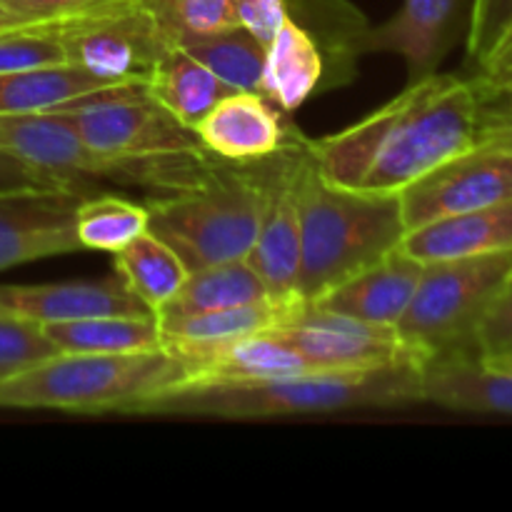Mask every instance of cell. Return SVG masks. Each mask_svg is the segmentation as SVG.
Segmentation results:
<instances>
[{
    "label": "cell",
    "mask_w": 512,
    "mask_h": 512,
    "mask_svg": "<svg viewBox=\"0 0 512 512\" xmlns=\"http://www.w3.org/2000/svg\"><path fill=\"white\" fill-rule=\"evenodd\" d=\"M68 53L55 23L18 25L0 33V73L65 65Z\"/></svg>",
    "instance_id": "cell-30"
},
{
    "label": "cell",
    "mask_w": 512,
    "mask_h": 512,
    "mask_svg": "<svg viewBox=\"0 0 512 512\" xmlns=\"http://www.w3.org/2000/svg\"><path fill=\"white\" fill-rule=\"evenodd\" d=\"M93 190L35 188L0 193V270L80 253L75 230L83 198Z\"/></svg>",
    "instance_id": "cell-12"
},
{
    "label": "cell",
    "mask_w": 512,
    "mask_h": 512,
    "mask_svg": "<svg viewBox=\"0 0 512 512\" xmlns=\"http://www.w3.org/2000/svg\"><path fill=\"white\" fill-rule=\"evenodd\" d=\"M265 333L290 345L315 370L368 373L395 365H420L390 325L365 323L308 303L283 310L278 323Z\"/></svg>",
    "instance_id": "cell-10"
},
{
    "label": "cell",
    "mask_w": 512,
    "mask_h": 512,
    "mask_svg": "<svg viewBox=\"0 0 512 512\" xmlns=\"http://www.w3.org/2000/svg\"><path fill=\"white\" fill-rule=\"evenodd\" d=\"M58 113L90 150L110 160H148L205 150L198 133L148 93V83L110 85Z\"/></svg>",
    "instance_id": "cell-7"
},
{
    "label": "cell",
    "mask_w": 512,
    "mask_h": 512,
    "mask_svg": "<svg viewBox=\"0 0 512 512\" xmlns=\"http://www.w3.org/2000/svg\"><path fill=\"white\" fill-rule=\"evenodd\" d=\"M478 355L480 358H495V355L512 353V275L503 285L495 303L490 305L483 325L478 330Z\"/></svg>",
    "instance_id": "cell-32"
},
{
    "label": "cell",
    "mask_w": 512,
    "mask_h": 512,
    "mask_svg": "<svg viewBox=\"0 0 512 512\" xmlns=\"http://www.w3.org/2000/svg\"><path fill=\"white\" fill-rule=\"evenodd\" d=\"M288 15L313 38L323 58V83L318 93L353 83L358 60L365 53L370 23L348 0H285Z\"/></svg>",
    "instance_id": "cell-17"
},
{
    "label": "cell",
    "mask_w": 512,
    "mask_h": 512,
    "mask_svg": "<svg viewBox=\"0 0 512 512\" xmlns=\"http://www.w3.org/2000/svg\"><path fill=\"white\" fill-rule=\"evenodd\" d=\"M43 328L60 353H143L163 348L155 313L100 315Z\"/></svg>",
    "instance_id": "cell-23"
},
{
    "label": "cell",
    "mask_w": 512,
    "mask_h": 512,
    "mask_svg": "<svg viewBox=\"0 0 512 512\" xmlns=\"http://www.w3.org/2000/svg\"><path fill=\"white\" fill-rule=\"evenodd\" d=\"M148 93L180 123L195 130V125L215 108V103L235 93V88L210 73L180 45H170L150 70Z\"/></svg>",
    "instance_id": "cell-20"
},
{
    "label": "cell",
    "mask_w": 512,
    "mask_h": 512,
    "mask_svg": "<svg viewBox=\"0 0 512 512\" xmlns=\"http://www.w3.org/2000/svg\"><path fill=\"white\" fill-rule=\"evenodd\" d=\"M0 310L38 320V323H68V320L100 318V315H148L138 295L120 275L103 280H63L40 285H0Z\"/></svg>",
    "instance_id": "cell-14"
},
{
    "label": "cell",
    "mask_w": 512,
    "mask_h": 512,
    "mask_svg": "<svg viewBox=\"0 0 512 512\" xmlns=\"http://www.w3.org/2000/svg\"><path fill=\"white\" fill-rule=\"evenodd\" d=\"M108 83L78 65H50V68L0 73V115L43 113L80 103L98 90L110 88Z\"/></svg>",
    "instance_id": "cell-21"
},
{
    "label": "cell",
    "mask_w": 512,
    "mask_h": 512,
    "mask_svg": "<svg viewBox=\"0 0 512 512\" xmlns=\"http://www.w3.org/2000/svg\"><path fill=\"white\" fill-rule=\"evenodd\" d=\"M403 235L398 195L328 183L308 153L300 175V303L323 298L350 275L378 263L400 248Z\"/></svg>",
    "instance_id": "cell-3"
},
{
    "label": "cell",
    "mask_w": 512,
    "mask_h": 512,
    "mask_svg": "<svg viewBox=\"0 0 512 512\" xmlns=\"http://www.w3.org/2000/svg\"><path fill=\"white\" fill-rule=\"evenodd\" d=\"M480 108L473 80L435 73L405 85L360 123L308 138V153L328 183L400 195L440 163L478 145Z\"/></svg>",
    "instance_id": "cell-1"
},
{
    "label": "cell",
    "mask_w": 512,
    "mask_h": 512,
    "mask_svg": "<svg viewBox=\"0 0 512 512\" xmlns=\"http://www.w3.org/2000/svg\"><path fill=\"white\" fill-rule=\"evenodd\" d=\"M115 268L150 313L163 310L178 295L190 273L175 250L150 230L115 253Z\"/></svg>",
    "instance_id": "cell-25"
},
{
    "label": "cell",
    "mask_w": 512,
    "mask_h": 512,
    "mask_svg": "<svg viewBox=\"0 0 512 512\" xmlns=\"http://www.w3.org/2000/svg\"><path fill=\"white\" fill-rule=\"evenodd\" d=\"M305 163L308 138L295 125L283 148L260 160L265 183L263 218L245 260L260 275L268 300L278 310H290L300 303V175Z\"/></svg>",
    "instance_id": "cell-9"
},
{
    "label": "cell",
    "mask_w": 512,
    "mask_h": 512,
    "mask_svg": "<svg viewBox=\"0 0 512 512\" xmlns=\"http://www.w3.org/2000/svg\"><path fill=\"white\" fill-rule=\"evenodd\" d=\"M512 30V0H473L468 18V60L475 70L500 48Z\"/></svg>",
    "instance_id": "cell-31"
},
{
    "label": "cell",
    "mask_w": 512,
    "mask_h": 512,
    "mask_svg": "<svg viewBox=\"0 0 512 512\" xmlns=\"http://www.w3.org/2000/svg\"><path fill=\"white\" fill-rule=\"evenodd\" d=\"M423 268L425 263L415 260L403 248H395L378 263L350 275L348 280L328 290L323 298L308 305L365 320V323L395 328L413 300Z\"/></svg>",
    "instance_id": "cell-16"
},
{
    "label": "cell",
    "mask_w": 512,
    "mask_h": 512,
    "mask_svg": "<svg viewBox=\"0 0 512 512\" xmlns=\"http://www.w3.org/2000/svg\"><path fill=\"white\" fill-rule=\"evenodd\" d=\"M483 103H498V105H505V108H510V110H512V83H510V85H505V88L500 90V93L495 95V98L483 100Z\"/></svg>",
    "instance_id": "cell-39"
},
{
    "label": "cell",
    "mask_w": 512,
    "mask_h": 512,
    "mask_svg": "<svg viewBox=\"0 0 512 512\" xmlns=\"http://www.w3.org/2000/svg\"><path fill=\"white\" fill-rule=\"evenodd\" d=\"M265 95L235 90L195 125L200 143L210 155L228 163H255L278 153L293 123Z\"/></svg>",
    "instance_id": "cell-15"
},
{
    "label": "cell",
    "mask_w": 512,
    "mask_h": 512,
    "mask_svg": "<svg viewBox=\"0 0 512 512\" xmlns=\"http://www.w3.org/2000/svg\"><path fill=\"white\" fill-rule=\"evenodd\" d=\"M473 85L478 88L480 100H490L512 83V30L508 38L500 43V48L485 60L483 68H478V73L473 75Z\"/></svg>",
    "instance_id": "cell-35"
},
{
    "label": "cell",
    "mask_w": 512,
    "mask_h": 512,
    "mask_svg": "<svg viewBox=\"0 0 512 512\" xmlns=\"http://www.w3.org/2000/svg\"><path fill=\"white\" fill-rule=\"evenodd\" d=\"M175 45L193 55L198 63H203L210 73L218 75L230 88L263 95L268 45L260 43L243 25H230V28L215 30V33L193 35V38L178 40Z\"/></svg>",
    "instance_id": "cell-24"
},
{
    "label": "cell",
    "mask_w": 512,
    "mask_h": 512,
    "mask_svg": "<svg viewBox=\"0 0 512 512\" xmlns=\"http://www.w3.org/2000/svg\"><path fill=\"white\" fill-rule=\"evenodd\" d=\"M323 73V58H320L313 38L288 15V20L280 25V30L268 45L263 95L275 108L290 115L310 95L318 93Z\"/></svg>",
    "instance_id": "cell-19"
},
{
    "label": "cell",
    "mask_w": 512,
    "mask_h": 512,
    "mask_svg": "<svg viewBox=\"0 0 512 512\" xmlns=\"http://www.w3.org/2000/svg\"><path fill=\"white\" fill-rule=\"evenodd\" d=\"M68 63L108 83H148L150 70L170 48L138 0H105L55 23Z\"/></svg>",
    "instance_id": "cell-8"
},
{
    "label": "cell",
    "mask_w": 512,
    "mask_h": 512,
    "mask_svg": "<svg viewBox=\"0 0 512 512\" xmlns=\"http://www.w3.org/2000/svg\"><path fill=\"white\" fill-rule=\"evenodd\" d=\"M75 230L83 250L115 255L148 230V208L120 195L88 193L75 215Z\"/></svg>",
    "instance_id": "cell-27"
},
{
    "label": "cell",
    "mask_w": 512,
    "mask_h": 512,
    "mask_svg": "<svg viewBox=\"0 0 512 512\" xmlns=\"http://www.w3.org/2000/svg\"><path fill=\"white\" fill-rule=\"evenodd\" d=\"M478 143L512 153V110L498 103H483L478 123Z\"/></svg>",
    "instance_id": "cell-37"
},
{
    "label": "cell",
    "mask_w": 512,
    "mask_h": 512,
    "mask_svg": "<svg viewBox=\"0 0 512 512\" xmlns=\"http://www.w3.org/2000/svg\"><path fill=\"white\" fill-rule=\"evenodd\" d=\"M138 3L148 10L170 43L238 25L230 0H138Z\"/></svg>",
    "instance_id": "cell-28"
},
{
    "label": "cell",
    "mask_w": 512,
    "mask_h": 512,
    "mask_svg": "<svg viewBox=\"0 0 512 512\" xmlns=\"http://www.w3.org/2000/svg\"><path fill=\"white\" fill-rule=\"evenodd\" d=\"M400 248L420 263L512 250V200L408 230Z\"/></svg>",
    "instance_id": "cell-18"
},
{
    "label": "cell",
    "mask_w": 512,
    "mask_h": 512,
    "mask_svg": "<svg viewBox=\"0 0 512 512\" xmlns=\"http://www.w3.org/2000/svg\"><path fill=\"white\" fill-rule=\"evenodd\" d=\"M423 403L420 365L338 373L310 370L248 383H185L148 400L135 415H190L218 420L295 418Z\"/></svg>",
    "instance_id": "cell-2"
},
{
    "label": "cell",
    "mask_w": 512,
    "mask_h": 512,
    "mask_svg": "<svg viewBox=\"0 0 512 512\" xmlns=\"http://www.w3.org/2000/svg\"><path fill=\"white\" fill-rule=\"evenodd\" d=\"M463 28V0H403L398 13L370 25L365 53H393L405 60L408 83L438 73Z\"/></svg>",
    "instance_id": "cell-13"
},
{
    "label": "cell",
    "mask_w": 512,
    "mask_h": 512,
    "mask_svg": "<svg viewBox=\"0 0 512 512\" xmlns=\"http://www.w3.org/2000/svg\"><path fill=\"white\" fill-rule=\"evenodd\" d=\"M265 183L260 160L215 158L205 178L148 198V230L175 250L188 270L248 258L260 230Z\"/></svg>",
    "instance_id": "cell-4"
},
{
    "label": "cell",
    "mask_w": 512,
    "mask_h": 512,
    "mask_svg": "<svg viewBox=\"0 0 512 512\" xmlns=\"http://www.w3.org/2000/svg\"><path fill=\"white\" fill-rule=\"evenodd\" d=\"M238 25L253 33L260 43L270 45L280 25L288 20L285 0H230Z\"/></svg>",
    "instance_id": "cell-33"
},
{
    "label": "cell",
    "mask_w": 512,
    "mask_h": 512,
    "mask_svg": "<svg viewBox=\"0 0 512 512\" xmlns=\"http://www.w3.org/2000/svg\"><path fill=\"white\" fill-rule=\"evenodd\" d=\"M183 380L185 370L163 348L143 353H58L0 383V408L135 415L140 405L178 388Z\"/></svg>",
    "instance_id": "cell-5"
},
{
    "label": "cell",
    "mask_w": 512,
    "mask_h": 512,
    "mask_svg": "<svg viewBox=\"0 0 512 512\" xmlns=\"http://www.w3.org/2000/svg\"><path fill=\"white\" fill-rule=\"evenodd\" d=\"M398 198L405 233L448 215L508 203L512 200V153L478 143L410 183Z\"/></svg>",
    "instance_id": "cell-11"
},
{
    "label": "cell",
    "mask_w": 512,
    "mask_h": 512,
    "mask_svg": "<svg viewBox=\"0 0 512 512\" xmlns=\"http://www.w3.org/2000/svg\"><path fill=\"white\" fill-rule=\"evenodd\" d=\"M510 275L512 250L425 263L395 333L420 365L448 355H478V330Z\"/></svg>",
    "instance_id": "cell-6"
},
{
    "label": "cell",
    "mask_w": 512,
    "mask_h": 512,
    "mask_svg": "<svg viewBox=\"0 0 512 512\" xmlns=\"http://www.w3.org/2000/svg\"><path fill=\"white\" fill-rule=\"evenodd\" d=\"M35 188H73L50 175L40 173L33 165L23 163L15 155L0 150V193H13V190H35Z\"/></svg>",
    "instance_id": "cell-36"
},
{
    "label": "cell",
    "mask_w": 512,
    "mask_h": 512,
    "mask_svg": "<svg viewBox=\"0 0 512 512\" xmlns=\"http://www.w3.org/2000/svg\"><path fill=\"white\" fill-rule=\"evenodd\" d=\"M18 25H30V23H23V20H18L15 15H10L8 10L0 8V33H3V30H10V28H18Z\"/></svg>",
    "instance_id": "cell-38"
},
{
    "label": "cell",
    "mask_w": 512,
    "mask_h": 512,
    "mask_svg": "<svg viewBox=\"0 0 512 512\" xmlns=\"http://www.w3.org/2000/svg\"><path fill=\"white\" fill-rule=\"evenodd\" d=\"M270 303L265 285L245 258L190 270L183 288L155 315H185L203 310L243 308V305Z\"/></svg>",
    "instance_id": "cell-22"
},
{
    "label": "cell",
    "mask_w": 512,
    "mask_h": 512,
    "mask_svg": "<svg viewBox=\"0 0 512 512\" xmlns=\"http://www.w3.org/2000/svg\"><path fill=\"white\" fill-rule=\"evenodd\" d=\"M58 353L43 323L0 310V383L28 373Z\"/></svg>",
    "instance_id": "cell-29"
},
{
    "label": "cell",
    "mask_w": 512,
    "mask_h": 512,
    "mask_svg": "<svg viewBox=\"0 0 512 512\" xmlns=\"http://www.w3.org/2000/svg\"><path fill=\"white\" fill-rule=\"evenodd\" d=\"M100 3L105 0H0V8L23 23H60Z\"/></svg>",
    "instance_id": "cell-34"
},
{
    "label": "cell",
    "mask_w": 512,
    "mask_h": 512,
    "mask_svg": "<svg viewBox=\"0 0 512 512\" xmlns=\"http://www.w3.org/2000/svg\"><path fill=\"white\" fill-rule=\"evenodd\" d=\"M283 310L273 303L243 305V308L203 310L185 315H155L163 345H213L245 335L265 333L278 323Z\"/></svg>",
    "instance_id": "cell-26"
}]
</instances>
